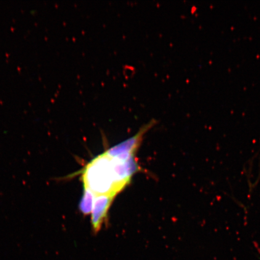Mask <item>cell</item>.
I'll return each mask as SVG.
<instances>
[{"label":"cell","instance_id":"7a4b0ae2","mask_svg":"<svg viewBox=\"0 0 260 260\" xmlns=\"http://www.w3.org/2000/svg\"><path fill=\"white\" fill-rule=\"evenodd\" d=\"M157 123L156 119H152L147 124L143 125L139 131L133 136L125 141L114 146L104 153L110 158L127 159L134 156L142 142L145 134Z\"/></svg>","mask_w":260,"mask_h":260},{"label":"cell","instance_id":"6da1fadb","mask_svg":"<svg viewBox=\"0 0 260 260\" xmlns=\"http://www.w3.org/2000/svg\"><path fill=\"white\" fill-rule=\"evenodd\" d=\"M84 188L96 196L111 195L119 192L111 168V158L104 153L93 159L81 171Z\"/></svg>","mask_w":260,"mask_h":260},{"label":"cell","instance_id":"3957f363","mask_svg":"<svg viewBox=\"0 0 260 260\" xmlns=\"http://www.w3.org/2000/svg\"><path fill=\"white\" fill-rule=\"evenodd\" d=\"M116 188L119 192L130 182L131 177L139 172L140 167L135 160L134 156L127 159L111 158Z\"/></svg>","mask_w":260,"mask_h":260},{"label":"cell","instance_id":"277c9868","mask_svg":"<svg viewBox=\"0 0 260 260\" xmlns=\"http://www.w3.org/2000/svg\"><path fill=\"white\" fill-rule=\"evenodd\" d=\"M115 196L102 195L95 196L91 212L92 230L95 233L100 232L104 222L109 208Z\"/></svg>","mask_w":260,"mask_h":260},{"label":"cell","instance_id":"5b68a950","mask_svg":"<svg viewBox=\"0 0 260 260\" xmlns=\"http://www.w3.org/2000/svg\"><path fill=\"white\" fill-rule=\"evenodd\" d=\"M96 195L91 190L84 188L83 194L79 204V210L84 215L91 213Z\"/></svg>","mask_w":260,"mask_h":260}]
</instances>
